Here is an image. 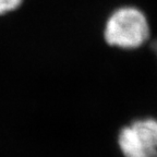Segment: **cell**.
<instances>
[{"label":"cell","instance_id":"cell-1","mask_svg":"<svg viewBox=\"0 0 157 157\" xmlns=\"http://www.w3.org/2000/svg\"><path fill=\"white\" fill-rule=\"evenodd\" d=\"M103 37L107 46L120 50H137L151 39V25L144 10L134 5L116 7L106 17Z\"/></svg>","mask_w":157,"mask_h":157},{"label":"cell","instance_id":"cell-2","mask_svg":"<svg viewBox=\"0 0 157 157\" xmlns=\"http://www.w3.org/2000/svg\"><path fill=\"white\" fill-rule=\"evenodd\" d=\"M116 145L121 157H157V117H134L116 133Z\"/></svg>","mask_w":157,"mask_h":157},{"label":"cell","instance_id":"cell-3","mask_svg":"<svg viewBox=\"0 0 157 157\" xmlns=\"http://www.w3.org/2000/svg\"><path fill=\"white\" fill-rule=\"evenodd\" d=\"M24 0H0V15L14 13L22 7Z\"/></svg>","mask_w":157,"mask_h":157},{"label":"cell","instance_id":"cell-4","mask_svg":"<svg viewBox=\"0 0 157 157\" xmlns=\"http://www.w3.org/2000/svg\"><path fill=\"white\" fill-rule=\"evenodd\" d=\"M146 46L152 50V52L155 55V57L157 59V38H151Z\"/></svg>","mask_w":157,"mask_h":157}]
</instances>
